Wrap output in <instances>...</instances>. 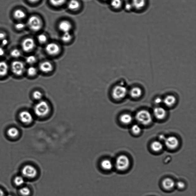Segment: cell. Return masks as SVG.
<instances>
[{"instance_id": "1", "label": "cell", "mask_w": 196, "mask_h": 196, "mask_svg": "<svg viewBox=\"0 0 196 196\" xmlns=\"http://www.w3.org/2000/svg\"><path fill=\"white\" fill-rule=\"evenodd\" d=\"M50 106L47 102L41 100L37 103L34 108V111L36 116L43 117L46 116L49 113Z\"/></svg>"}, {"instance_id": "2", "label": "cell", "mask_w": 196, "mask_h": 196, "mask_svg": "<svg viewBox=\"0 0 196 196\" xmlns=\"http://www.w3.org/2000/svg\"><path fill=\"white\" fill-rule=\"evenodd\" d=\"M130 164V160L128 157L125 155H121L117 157L115 166L117 170L124 171L128 170Z\"/></svg>"}, {"instance_id": "3", "label": "cell", "mask_w": 196, "mask_h": 196, "mask_svg": "<svg viewBox=\"0 0 196 196\" xmlns=\"http://www.w3.org/2000/svg\"><path fill=\"white\" fill-rule=\"evenodd\" d=\"M136 118L139 123L144 125L150 124L152 121L151 114L146 110H141L137 112Z\"/></svg>"}, {"instance_id": "4", "label": "cell", "mask_w": 196, "mask_h": 196, "mask_svg": "<svg viewBox=\"0 0 196 196\" xmlns=\"http://www.w3.org/2000/svg\"><path fill=\"white\" fill-rule=\"evenodd\" d=\"M27 24L32 31H40L42 26L41 19L36 16H32L28 20Z\"/></svg>"}, {"instance_id": "5", "label": "cell", "mask_w": 196, "mask_h": 196, "mask_svg": "<svg viewBox=\"0 0 196 196\" xmlns=\"http://www.w3.org/2000/svg\"><path fill=\"white\" fill-rule=\"evenodd\" d=\"M22 175L26 178L33 179L37 176L38 171L33 166L27 165L24 166L22 170Z\"/></svg>"}, {"instance_id": "6", "label": "cell", "mask_w": 196, "mask_h": 196, "mask_svg": "<svg viewBox=\"0 0 196 196\" xmlns=\"http://www.w3.org/2000/svg\"><path fill=\"white\" fill-rule=\"evenodd\" d=\"M127 93V88L122 85H117L112 92L113 98L116 100H121L125 98Z\"/></svg>"}, {"instance_id": "7", "label": "cell", "mask_w": 196, "mask_h": 196, "mask_svg": "<svg viewBox=\"0 0 196 196\" xmlns=\"http://www.w3.org/2000/svg\"><path fill=\"white\" fill-rule=\"evenodd\" d=\"M11 69L13 74L17 76H21L24 73L25 66L22 62L16 61L11 65Z\"/></svg>"}, {"instance_id": "8", "label": "cell", "mask_w": 196, "mask_h": 196, "mask_svg": "<svg viewBox=\"0 0 196 196\" xmlns=\"http://www.w3.org/2000/svg\"><path fill=\"white\" fill-rule=\"evenodd\" d=\"M36 46V43L33 38H26L22 43V47L23 51L26 52H29L34 49Z\"/></svg>"}, {"instance_id": "9", "label": "cell", "mask_w": 196, "mask_h": 196, "mask_svg": "<svg viewBox=\"0 0 196 196\" xmlns=\"http://www.w3.org/2000/svg\"><path fill=\"white\" fill-rule=\"evenodd\" d=\"M165 144L167 148L170 150H174L178 146L179 141L176 137L170 136L165 139Z\"/></svg>"}, {"instance_id": "10", "label": "cell", "mask_w": 196, "mask_h": 196, "mask_svg": "<svg viewBox=\"0 0 196 196\" xmlns=\"http://www.w3.org/2000/svg\"><path fill=\"white\" fill-rule=\"evenodd\" d=\"M20 120L25 124H29L33 122V115L30 112L24 110L20 112L19 114Z\"/></svg>"}, {"instance_id": "11", "label": "cell", "mask_w": 196, "mask_h": 196, "mask_svg": "<svg viewBox=\"0 0 196 196\" xmlns=\"http://www.w3.org/2000/svg\"><path fill=\"white\" fill-rule=\"evenodd\" d=\"M131 3L134 11L141 12L146 6V0H132Z\"/></svg>"}, {"instance_id": "12", "label": "cell", "mask_w": 196, "mask_h": 196, "mask_svg": "<svg viewBox=\"0 0 196 196\" xmlns=\"http://www.w3.org/2000/svg\"><path fill=\"white\" fill-rule=\"evenodd\" d=\"M45 50L48 54L53 56L57 55L60 51V47L54 43H48L46 45Z\"/></svg>"}, {"instance_id": "13", "label": "cell", "mask_w": 196, "mask_h": 196, "mask_svg": "<svg viewBox=\"0 0 196 196\" xmlns=\"http://www.w3.org/2000/svg\"><path fill=\"white\" fill-rule=\"evenodd\" d=\"M100 167L102 170L105 171H109L113 168V164L111 160L104 159L100 162Z\"/></svg>"}, {"instance_id": "14", "label": "cell", "mask_w": 196, "mask_h": 196, "mask_svg": "<svg viewBox=\"0 0 196 196\" xmlns=\"http://www.w3.org/2000/svg\"><path fill=\"white\" fill-rule=\"evenodd\" d=\"M162 186L166 190H170L173 189L175 186V183L173 179L170 178L164 179L162 182Z\"/></svg>"}, {"instance_id": "15", "label": "cell", "mask_w": 196, "mask_h": 196, "mask_svg": "<svg viewBox=\"0 0 196 196\" xmlns=\"http://www.w3.org/2000/svg\"><path fill=\"white\" fill-rule=\"evenodd\" d=\"M166 111L165 108L161 107H157L154 110V114L157 119L161 120L165 118Z\"/></svg>"}, {"instance_id": "16", "label": "cell", "mask_w": 196, "mask_h": 196, "mask_svg": "<svg viewBox=\"0 0 196 196\" xmlns=\"http://www.w3.org/2000/svg\"><path fill=\"white\" fill-rule=\"evenodd\" d=\"M39 69L43 73H48L53 70V66L49 62H43L40 64Z\"/></svg>"}, {"instance_id": "17", "label": "cell", "mask_w": 196, "mask_h": 196, "mask_svg": "<svg viewBox=\"0 0 196 196\" xmlns=\"http://www.w3.org/2000/svg\"><path fill=\"white\" fill-rule=\"evenodd\" d=\"M58 27L60 31H63V33L69 32L72 28L71 23L66 21L61 22L59 24Z\"/></svg>"}, {"instance_id": "18", "label": "cell", "mask_w": 196, "mask_h": 196, "mask_svg": "<svg viewBox=\"0 0 196 196\" xmlns=\"http://www.w3.org/2000/svg\"><path fill=\"white\" fill-rule=\"evenodd\" d=\"M9 71V66L5 61L0 62V77L6 76Z\"/></svg>"}, {"instance_id": "19", "label": "cell", "mask_w": 196, "mask_h": 196, "mask_svg": "<svg viewBox=\"0 0 196 196\" xmlns=\"http://www.w3.org/2000/svg\"><path fill=\"white\" fill-rule=\"evenodd\" d=\"M176 99L173 95H169L165 97L163 100L164 103L167 107H172L175 103Z\"/></svg>"}, {"instance_id": "20", "label": "cell", "mask_w": 196, "mask_h": 196, "mask_svg": "<svg viewBox=\"0 0 196 196\" xmlns=\"http://www.w3.org/2000/svg\"><path fill=\"white\" fill-rule=\"evenodd\" d=\"M120 120L121 122L123 124L128 125L131 123L133 118L131 115L129 114L125 113L120 116Z\"/></svg>"}, {"instance_id": "21", "label": "cell", "mask_w": 196, "mask_h": 196, "mask_svg": "<svg viewBox=\"0 0 196 196\" xmlns=\"http://www.w3.org/2000/svg\"><path fill=\"white\" fill-rule=\"evenodd\" d=\"M142 90L138 87H135L130 90V95L133 98H140L142 95Z\"/></svg>"}, {"instance_id": "22", "label": "cell", "mask_w": 196, "mask_h": 196, "mask_svg": "<svg viewBox=\"0 0 196 196\" xmlns=\"http://www.w3.org/2000/svg\"><path fill=\"white\" fill-rule=\"evenodd\" d=\"M151 148L154 152H159L163 149V145L160 141H155L151 144Z\"/></svg>"}, {"instance_id": "23", "label": "cell", "mask_w": 196, "mask_h": 196, "mask_svg": "<svg viewBox=\"0 0 196 196\" xmlns=\"http://www.w3.org/2000/svg\"><path fill=\"white\" fill-rule=\"evenodd\" d=\"M13 16L17 19L22 20L26 17V14L22 10L18 9L14 11Z\"/></svg>"}, {"instance_id": "24", "label": "cell", "mask_w": 196, "mask_h": 196, "mask_svg": "<svg viewBox=\"0 0 196 196\" xmlns=\"http://www.w3.org/2000/svg\"><path fill=\"white\" fill-rule=\"evenodd\" d=\"M7 134L9 137L14 138L18 136L19 131L18 129L16 127H11L8 130Z\"/></svg>"}, {"instance_id": "25", "label": "cell", "mask_w": 196, "mask_h": 196, "mask_svg": "<svg viewBox=\"0 0 196 196\" xmlns=\"http://www.w3.org/2000/svg\"><path fill=\"white\" fill-rule=\"evenodd\" d=\"M68 6L69 9L75 11L79 9L80 4L79 2L77 0H70L69 2Z\"/></svg>"}, {"instance_id": "26", "label": "cell", "mask_w": 196, "mask_h": 196, "mask_svg": "<svg viewBox=\"0 0 196 196\" xmlns=\"http://www.w3.org/2000/svg\"><path fill=\"white\" fill-rule=\"evenodd\" d=\"M110 5L114 9L119 10L123 7V2L122 0H112Z\"/></svg>"}, {"instance_id": "27", "label": "cell", "mask_w": 196, "mask_h": 196, "mask_svg": "<svg viewBox=\"0 0 196 196\" xmlns=\"http://www.w3.org/2000/svg\"><path fill=\"white\" fill-rule=\"evenodd\" d=\"M25 180L23 177L21 176H18L14 179V183L17 186L22 185L24 183Z\"/></svg>"}, {"instance_id": "28", "label": "cell", "mask_w": 196, "mask_h": 196, "mask_svg": "<svg viewBox=\"0 0 196 196\" xmlns=\"http://www.w3.org/2000/svg\"><path fill=\"white\" fill-rule=\"evenodd\" d=\"M72 39V36L69 32L63 33L61 36V40L65 42H67L70 41Z\"/></svg>"}, {"instance_id": "29", "label": "cell", "mask_w": 196, "mask_h": 196, "mask_svg": "<svg viewBox=\"0 0 196 196\" xmlns=\"http://www.w3.org/2000/svg\"><path fill=\"white\" fill-rule=\"evenodd\" d=\"M28 74L30 76H36L37 73V70L36 68L33 66H31L28 68L27 69Z\"/></svg>"}, {"instance_id": "30", "label": "cell", "mask_w": 196, "mask_h": 196, "mask_svg": "<svg viewBox=\"0 0 196 196\" xmlns=\"http://www.w3.org/2000/svg\"><path fill=\"white\" fill-rule=\"evenodd\" d=\"M20 194L23 196H29L31 193V190L27 187L22 188L20 190Z\"/></svg>"}, {"instance_id": "31", "label": "cell", "mask_w": 196, "mask_h": 196, "mask_svg": "<svg viewBox=\"0 0 196 196\" xmlns=\"http://www.w3.org/2000/svg\"><path fill=\"white\" fill-rule=\"evenodd\" d=\"M10 55L12 57L17 58L21 56V52L19 50L14 49L12 50L10 53Z\"/></svg>"}, {"instance_id": "32", "label": "cell", "mask_w": 196, "mask_h": 196, "mask_svg": "<svg viewBox=\"0 0 196 196\" xmlns=\"http://www.w3.org/2000/svg\"><path fill=\"white\" fill-rule=\"evenodd\" d=\"M33 97L35 100L40 101L43 98V94L39 90H36L33 93Z\"/></svg>"}, {"instance_id": "33", "label": "cell", "mask_w": 196, "mask_h": 196, "mask_svg": "<svg viewBox=\"0 0 196 196\" xmlns=\"http://www.w3.org/2000/svg\"><path fill=\"white\" fill-rule=\"evenodd\" d=\"M66 0H50L51 4L55 6H60L63 5Z\"/></svg>"}, {"instance_id": "34", "label": "cell", "mask_w": 196, "mask_h": 196, "mask_svg": "<svg viewBox=\"0 0 196 196\" xmlns=\"http://www.w3.org/2000/svg\"><path fill=\"white\" fill-rule=\"evenodd\" d=\"M36 57L33 55L27 57L26 59V61L27 63L29 65H33L36 62Z\"/></svg>"}, {"instance_id": "35", "label": "cell", "mask_w": 196, "mask_h": 196, "mask_svg": "<svg viewBox=\"0 0 196 196\" xmlns=\"http://www.w3.org/2000/svg\"><path fill=\"white\" fill-rule=\"evenodd\" d=\"M132 132L135 134H138L141 131V129L138 125L135 124L132 126L131 127Z\"/></svg>"}, {"instance_id": "36", "label": "cell", "mask_w": 196, "mask_h": 196, "mask_svg": "<svg viewBox=\"0 0 196 196\" xmlns=\"http://www.w3.org/2000/svg\"><path fill=\"white\" fill-rule=\"evenodd\" d=\"M38 40L40 43H44L47 41V38L46 36L45 35L41 34L38 35Z\"/></svg>"}, {"instance_id": "37", "label": "cell", "mask_w": 196, "mask_h": 196, "mask_svg": "<svg viewBox=\"0 0 196 196\" xmlns=\"http://www.w3.org/2000/svg\"><path fill=\"white\" fill-rule=\"evenodd\" d=\"M125 11L131 12L134 11L133 8L131 3H127L124 6Z\"/></svg>"}, {"instance_id": "38", "label": "cell", "mask_w": 196, "mask_h": 196, "mask_svg": "<svg viewBox=\"0 0 196 196\" xmlns=\"http://www.w3.org/2000/svg\"><path fill=\"white\" fill-rule=\"evenodd\" d=\"M26 25L23 23H18L15 25V27L17 30H22L24 28Z\"/></svg>"}, {"instance_id": "39", "label": "cell", "mask_w": 196, "mask_h": 196, "mask_svg": "<svg viewBox=\"0 0 196 196\" xmlns=\"http://www.w3.org/2000/svg\"><path fill=\"white\" fill-rule=\"evenodd\" d=\"M176 186L179 189L182 190L185 188V184L182 181H178L175 184Z\"/></svg>"}, {"instance_id": "40", "label": "cell", "mask_w": 196, "mask_h": 196, "mask_svg": "<svg viewBox=\"0 0 196 196\" xmlns=\"http://www.w3.org/2000/svg\"><path fill=\"white\" fill-rule=\"evenodd\" d=\"M8 43H9V41L6 38H4V39L2 40V44L3 46H6L8 44Z\"/></svg>"}, {"instance_id": "41", "label": "cell", "mask_w": 196, "mask_h": 196, "mask_svg": "<svg viewBox=\"0 0 196 196\" xmlns=\"http://www.w3.org/2000/svg\"><path fill=\"white\" fill-rule=\"evenodd\" d=\"M6 33L2 32H0V40H2L6 38Z\"/></svg>"}, {"instance_id": "42", "label": "cell", "mask_w": 196, "mask_h": 196, "mask_svg": "<svg viewBox=\"0 0 196 196\" xmlns=\"http://www.w3.org/2000/svg\"><path fill=\"white\" fill-rule=\"evenodd\" d=\"M5 54V51L2 48L0 47V56H4Z\"/></svg>"}, {"instance_id": "43", "label": "cell", "mask_w": 196, "mask_h": 196, "mask_svg": "<svg viewBox=\"0 0 196 196\" xmlns=\"http://www.w3.org/2000/svg\"><path fill=\"white\" fill-rule=\"evenodd\" d=\"M162 100L160 98H157L155 99V103L156 104H160L162 103Z\"/></svg>"}, {"instance_id": "44", "label": "cell", "mask_w": 196, "mask_h": 196, "mask_svg": "<svg viewBox=\"0 0 196 196\" xmlns=\"http://www.w3.org/2000/svg\"><path fill=\"white\" fill-rule=\"evenodd\" d=\"M28 1L31 3H36L39 1V0H28Z\"/></svg>"}, {"instance_id": "45", "label": "cell", "mask_w": 196, "mask_h": 196, "mask_svg": "<svg viewBox=\"0 0 196 196\" xmlns=\"http://www.w3.org/2000/svg\"><path fill=\"white\" fill-rule=\"evenodd\" d=\"M0 196H4V192L1 189H0Z\"/></svg>"}, {"instance_id": "46", "label": "cell", "mask_w": 196, "mask_h": 196, "mask_svg": "<svg viewBox=\"0 0 196 196\" xmlns=\"http://www.w3.org/2000/svg\"><path fill=\"white\" fill-rule=\"evenodd\" d=\"M7 196H12L11 195H8Z\"/></svg>"}]
</instances>
